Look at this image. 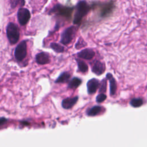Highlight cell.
<instances>
[{
	"label": "cell",
	"mask_w": 147,
	"mask_h": 147,
	"mask_svg": "<svg viewBox=\"0 0 147 147\" xmlns=\"http://www.w3.org/2000/svg\"><path fill=\"white\" fill-rule=\"evenodd\" d=\"M143 104V100L141 98H134L130 101V105L134 107H138Z\"/></svg>",
	"instance_id": "cell-20"
},
{
	"label": "cell",
	"mask_w": 147,
	"mask_h": 147,
	"mask_svg": "<svg viewBox=\"0 0 147 147\" xmlns=\"http://www.w3.org/2000/svg\"><path fill=\"white\" fill-rule=\"evenodd\" d=\"M10 5L12 8H16L17 6H23L25 4V0H10Z\"/></svg>",
	"instance_id": "cell-19"
},
{
	"label": "cell",
	"mask_w": 147,
	"mask_h": 147,
	"mask_svg": "<svg viewBox=\"0 0 147 147\" xmlns=\"http://www.w3.org/2000/svg\"><path fill=\"white\" fill-rule=\"evenodd\" d=\"M70 78V74L67 72H65L62 73L59 78L56 79V83H65L67 82Z\"/></svg>",
	"instance_id": "cell-14"
},
{
	"label": "cell",
	"mask_w": 147,
	"mask_h": 147,
	"mask_svg": "<svg viewBox=\"0 0 147 147\" xmlns=\"http://www.w3.org/2000/svg\"><path fill=\"white\" fill-rule=\"evenodd\" d=\"M78 96L66 98L62 101V106L65 109H69L76 104V103L78 101Z\"/></svg>",
	"instance_id": "cell-12"
},
{
	"label": "cell",
	"mask_w": 147,
	"mask_h": 147,
	"mask_svg": "<svg viewBox=\"0 0 147 147\" xmlns=\"http://www.w3.org/2000/svg\"><path fill=\"white\" fill-rule=\"evenodd\" d=\"M99 81L96 79H92L90 80L87 84V91L89 94H92L95 93L99 87Z\"/></svg>",
	"instance_id": "cell-9"
},
{
	"label": "cell",
	"mask_w": 147,
	"mask_h": 147,
	"mask_svg": "<svg viewBox=\"0 0 147 147\" xmlns=\"http://www.w3.org/2000/svg\"><path fill=\"white\" fill-rule=\"evenodd\" d=\"M27 55V46L25 41H21L16 48L14 56L18 61L23 60Z\"/></svg>",
	"instance_id": "cell-6"
},
{
	"label": "cell",
	"mask_w": 147,
	"mask_h": 147,
	"mask_svg": "<svg viewBox=\"0 0 147 147\" xmlns=\"http://www.w3.org/2000/svg\"><path fill=\"white\" fill-rule=\"evenodd\" d=\"M102 110V107L99 106H95L91 108L87 111V115L89 116H95L99 114Z\"/></svg>",
	"instance_id": "cell-15"
},
{
	"label": "cell",
	"mask_w": 147,
	"mask_h": 147,
	"mask_svg": "<svg viewBox=\"0 0 147 147\" xmlns=\"http://www.w3.org/2000/svg\"><path fill=\"white\" fill-rule=\"evenodd\" d=\"M95 56V52L90 48L84 49L78 53V56L86 60H90Z\"/></svg>",
	"instance_id": "cell-8"
},
{
	"label": "cell",
	"mask_w": 147,
	"mask_h": 147,
	"mask_svg": "<svg viewBox=\"0 0 147 147\" xmlns=\"http://www.w3.org/2000/svg\"><path fill=\"white\" fill-rule=\"evenodd\" d=\"M78 28L75 26H71L65 29L61 34L60 42L64 45H68L74 39Z\"/></svg>",
	"instance_id": "cell-3"
},
{
	"label": "cell",
	"mask_w": 147,
	"mask_h": 147,
	"mask_svg": "<svg viewBox=\"0 0 147 147\" xmlns=\"http://www.w3.org/2000/svg\"><path fill=\"white\" fill-rule=\"evenodd\" d=\"M97 5L99 6L100 16L102 17H106L110 15L115 8V5L113 1L106 3H98Z\"/></svg>",
	"instance_id": "cell-5"
},
{
	"label": "cell",
	"mask_w": 147,
	"mask_h": 147,
	"mask_svg": "<svg viewBox=\"0 0 147 147\" xmlns=\"http://www.w3.org/2000/svg\"><path fill=\"white\" fill-rule=\"evenodd\" d=\"M91 7L86 1L79 2L75 8V13L74 18V24L79 25L82 18L88 13Z\"/></svg>",
	"instance_id": "cell-1"
},
{
	"label": "cell",
	"mask_w": 147,
	"mask_h": 147,
	"mask_svg": "<svg viewBox=\"0 0 147 147\" xmlns=\"http://www.w3.org/2000/svg\"><path fill=\"white\" fill-rule=\"evenodd\" d=\"M51 47L52 49H53L55 52H58V53H60V52H63L64 51V47L61 45H60V44L56 43V42H52L51 44Z\"/></svg>",
	"instance_id": "cell-18"
},
{
	"label": "cell",
	"mask_w": 147,
	"mask_h": 147,
	"mask_svg": "<svg viewBox=\"0 0 147 147\" xmlns=\"http://www.w3.org/2000/svg\"><path fill=\"white\" fill-rule=\"evenodd\" d=\"M106 80H102L100 87L99 88V92L100 93H103L106 92Z\"/></svg>",
	"instance_id": "cell-23"
},
{
	"label": "cell",
	"mask_w": 147,
	"mask_h": 147,
	"mask_svg": "<svg viewBox=\"0 0 147 147\" xmlns=\"http://www.w3.org/2000/svg\"><path fill=\"white\" fill-rule=\"evenodd\" d=\"M106 99V95L103 93H100L97 96L96 100L98 103H101L103 102Z\"/></svg>",
	"instance_id": "cell-22"
},
{
	"label": "cell",
	"mask_w": 147,
	"mask_h": 147,
	"mask_svg": "<svg viewBox=\"0 0 147 147\" xmlns=\"http://www.w3.org/2000/svg\"><path fill=\"white\" fill-rule=\"evenodd\" d=\"M92 71L96 75H100L105 71V64L100 61H96L92 67Z\"/></svg>",
	"instance_id": "cell-10"
},
{
	"label": "cell",
	"mask_w": 147,
	"mask_h": 147,
	"mask_svg": "<svg viewBox=\"0 0 147 147\" xmlns=\"http://www.w3.org/2000/svg\"><path fill=\"white\" fill-rule=\"evenodd\" d=\"M6 33L10 44H14L18 42L20 38V31L17 26L12 22H10L6 28Z\"/></svg>",
	"instance_id": "cell-2"
},
{
	"label": "cell",
	"mask_w": 147,
	"mask_h": 147,
	"mask_svg": "<svg viewBox=\"0 0 147 147\" xmlns=\"http://www.w3.org/2000/svg\"><path fill=\"white\" fill-rule=\"evenodd\" d=\"M6 121H7V119L4 118H0V125L3 124V123H5Z\"/></svg>",
	"instance_id": "cell-24"
},
{
	"label": "cell",
	"mask_w": 147,
	"mask_h": 147,
	"mask_svg": "<svg viewBox=\"0 0 147 147\" xmlns=\"http://www.w3.org/2000/svg\"><path fill=\"white\" fill-rule=\"evenodd\" d=\"M82 80L78 78H73L69 83L68 87L70 88H76L78 87L79 86V85L81 84Z\"/></svg>",
	"instance_id": "cell-16"
},
{
	"label": "cell",
	"mask_w": 147,
	"mask_h": 147,
	"mask_svg": "<svg viewBox=\"0 0 147 147\" xmlns=\"http://www.w3.org/2000/svg\"><path fill=\"white\" fill-rule=\"evenodd\" d=\"M18 20L21 25H26L30 18V14L28 9L24 7L20 8L17 13Z\"/></svg>",
	"instance_id": "cell-7"
},
{
	"label": "cell",
	"mask_w": 147,
	"mask_h": 147,
	"mask_svg": "<svg viewBox=\"0 0 147 147\" xmlns=\"http://www.w3.org/2000/svg\"><path fill=\"white\" fill-rule=\"evenodd\" d=\"M73 10V7L62 6L61 5H57L51 9L50 13H55L64 17L68 19H70L72 17Z\"/></svg>",
	"instance_id": "cell-4"
},
{
	"label": "cell",
	"mask_w": 147,
	"mask_h": 147,
	"mask_svg": "<svg viewBox=\"0 0 147 147\" xmlns=\"http://www.w3.org/2000/svg\"><path fill=\"white\" fill-rule=\"evenodd\" d=\"M36 62L39 64H45L49 62V55L46 52H40L36 56Z\"/></svg>",
	"instance_id": "cell-11"
},
{
	"label": "cell",
	"mask_w": 147,
	"mask_h": 147,
	"mask_svg": "<svg viewBox=\"0 0 147 147\" xmlns=\"http://www.w3.org/2000/svg\"><path fill=\"white\" fill-rule=\"evenodd\" d=\"M86 45H87V44H86V42L84 41V40H83L82 37H80V38L78 39V40L76 44H75V48H76V49H80V48H82L85 47Z\"/></svg>",
	"instance_id": "cell-21"
},
{
	"label": "cell",
	"mask_w": 147,
	"mask_h": 147,
	"mask_svg": "<svg viewBox=\"0 0 147 147\" xmlns=\"http://www.w3.org/2000/svg\"><path fill=\"white\" fill-rule=\"evenodd\" d=\"M106 78L109 80L110 82V94L113 95L115 94L116 90H117V83L115 82V79L113 77L112 75L110 73L107 74L106 75Z\"/></svg>",
	"instance_id": "cell-13"
},
{
	"label": "cell",
	"mask_w": 147,
	"mask_h": 147,
	"mask_svg": "<svg viewBox=\"0 0 147 147\" xmlns=\"http://www.w3.org/2000/svg\"><path fill=\"white\" fill-rule=\"evenodd\" d=\"M79 70L82 72H86L88 70V66L85 62L82 60L76 59Z\"/></svg>",
	"instance_id": "cell-17"
}]
</instances>
